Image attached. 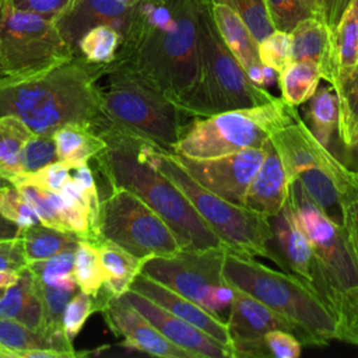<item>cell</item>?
Masks as SVG:
<instances>
[{"label": "cell", "instance_id": "4fadbf2b", "mask_svg": "<svg viewBox=\"0 0 358 358\" xmlns=\"http://www.w3.org/2000/svg\"><path fill=\"white\" fill-rule=\"evenodd\" d=\"M172 155L200 186L242 206L246 189L264 158V147L208 158H190L175 152Z\"/></svg>", "mask_w": 358, "mask_h": 358}, {"label": "cell", "instance_id": "9a60e30c", "mask_svg": "<svg viewBox=\"0 0 358 358\" xmlns=\"http://www.w3.org/2000/svg\"><path fill=\"white\" fill-rule=\"evenodd\" d=\"M109 329L123 338L122 345L159 358H193V355L165 338L123 296H110L103 288L94 296Z\"/></svg>", "mask_w": 358, "mask_h": 358}, {"label": "cell", "instance_id": "e575fe53", "mask_svg": "<svg viewBox=\"0 0 358 358\" xmlns=\"http://www.w3.org/2000/svg\"><path fill=\"white\" fill-rule=\"evenodd\" d=\"M73 275L80 291L96 296L103 285V270L98 243L81 239L74 250Z\"/></svg>", "mask_w": 358, "mask_h": 358}, {"label": "cell", "instance_id": "d6a6232c", "mask_svg": "<svg viewBox=\"0 0 358 358\" xmlns=\"http://www.w3.org/2000/svg\"><path fill=\"white\" fill-rule=\"evenodd\" d=\"M333 50L337 81L338 77L350 73L358 63V15L351 3H348L333 32Z\"/></svg>", "mask_w": 358, "mask_h": 358}, {"label": "cell", "instance_id": "8d00e7d4", "mask_svg": "<svg viewBox=\"0 0 358 358\" xmlns=\"http://www.w3.org/2000/svg\"><path fill=\"white\" fill-rule=\"evenodd\" d=\"M73 266H74V250L62 252L49 259L31 262L27 264L28 270L42 281H46L53 285L64 287V288L78 289L73 275Z\"/></svg>", "mask_w": 358, "mask_h": 358}, {"label": "cell", "instance_id": "ba28073f", "mask_svg": "<svg viewBox=\"0 0 358 358\" xmlns=\"http://www.w3.org/2000/svg\"><path fill=\"white\" fill-rule=\"evenodd\" d=\"M296 108L281 98L249 108H236L186 123L172 152L190 158H208L260 148L280 127L298 117Z\"/></svg>", "mask_w": 358, "mask_h": 358}, {"label": "cell", "instance_id": "52a82bcc", "mask_svg": "<svg viewBox=\"0 0 358 358\" xmlns=\"http://www.w3.org/2000/svg\"><path fill=\"white\" fill-rule=\"evenodd\" d=\"M199 83L186 109L187 117L263 105L273 101L267 88L255 84L224 43L213 20L210 1L201 0L197 13Z\"/></svg>", "mask_w": 358, "mask_h": 358}, {"label": "cell", "instance_id": "d4e9b609", "mask_svg": "<svg viewBox=\"0 0 358 358\" xmlns=\"http://www.w3.org/2000/svg\"><path fill=\"white\" fill-rule=\"evenodd\" d=\"M343 225L358 264V234L352 227ZM319 295L326 302L336 320L334 340L358 345V284L348 289L326 287Z\"/></svg>", "mask_w": 358, "mask_h": 358}, {"label": "cell", "instance_id": "c3c4849f", "mask_svg": "<svg viewBox=\"0 0 358 358\" xmlns=\"http://www.w3.org/2000/svg\"><path fill=\"white\" fill-rule=\"evenodd\" d=\"M8 1L13 7L18 10L34 13L55 21L67 8L71 0H8Z\"/></svg>", "mask_w": 358, "mask_h": 358}, {"label": "cell", "instance_id": "d6986e66", "mask_svg": "<svg viewBox=\"0 0 358 358\" xmlns=\"http://www.w3.org/2000/svg\"><path fill=\"white\" fill-rule=\"evenodd\" d=\"M130 289L147 296L159 306L182 317L190 324L199 327L200 330L206 331L208 336H211L213 338L218 340L220 343L225 344L232 350L227 320L222 316L207 310L201 305L187 299L186 296L178 294L176 291L165 287L164 284L141 273L133 280Z\"/></svg>", "mask_w": 358, "mask_h": 358}, {"label": "cell", "instance_id": "ffe728a7", "mask_svg": "<svg viewBox=\"0 0 358 358\" xmlns=\"http://www.w3.org/2000/svg\"><path fill=\"white\" fill-rule=\"evenodd\" d=\"M263 147L264 158L246 189L242 206L270 220L284 207L291 182L271 140L268 138Z\"/></svg>", "mask_w": 358, "mask_h": 358}, {"label": "cell", "instance_id": "60d3db41", "mask_svg": "<svg viewBox=\"0 0 358 358\" xmlns=\"http://www.w3.org/2000/svg\"><path fill=\"white\" fill-rule=\"evenodd\" d=\"M1 180L4 179H0V182ZM0 214L14 222L20 229L41 222L32 207L8 180L0 185Z\"/></svg>", "mask_w": 358, "mask_h": 358}, {"label": "cell", "instance_id": "4dcf8cb0", "mask_svg": "<svg viewBox=\"0 0 358 358\" xmlns=\"http://www.w3.org/2000/svg\"><path fill=\"white\" fill-rule=\"evenodd\" d=\"M306 126L323 145L329 147L338 126V99L331 84L319 85L309 98Z\"/></svg>", "mask_w": 358, "mask_h": 358}, {"label": "cell", "instance_id": "8fae6325", "mask_svg": "<svg viewBox=\"0 0 358 358\" xmlns=\"http://www.w3.org/2000/svg\"><path fill=\"white\" fill-rule=\"evenodd\" d=\"M225 250L182 249L176 255L151 256L143 262L140 273L221 316L234 296V287L221 271Z\"/></svg>", "mask_w": 358, "mask_h": 358}, {"label": "cell", "instance_id": "ee69618b", "mask_svg": "<svg viewBox=\"0 0 358 358\" xmlns=\"http://www.w3.org/2000/svg\"><path fill=\"white\" fill-rule=\"evenodd\" d=\"M267 13L274 25V29L291 32L294 27L310 17L301 0H264Z\"/></svg>", "mask_w": 358, "mask_h": 358}, {"label": "cell", "instance_id": "277c9868", "mask_svg": "<svg viewBox=\"0 0 358 358\" xmlns=\"http://www.w3.org/2000/svg\"><path fill=\"white\" fill-rule=\"evenodd\" d=\"M224 280L294 323L303 345H326L334 340L336 320L316 288L289 271L270 268L248 255L225 250Z\"/></svg>", "mask_w": 358, "mask_h": 358}, {"label": "cell", "instance_id": "6f0895ef", "mask_svg": "<svg viewBox=\"0 0 358 358\" xmlns=\"http://www.w3.org/2000/svg\"><path fill=\"white\" fill-rule=\"evenodd\" d=\"M0 358H7V354L1 347H0Z\"/></svg>", "mask_w": 358, "mask_h": 358}, {"label": "cell", "instance_id": "7bdbcfd3", "mask_svg": "<svg viewBox=\"0 0 358 358\" xmlns=\"http://www.w3.org/2000/svg\"><path fill=\"white\" fill-rule=\"evenodd\" d=\"M94 312H96L95 298L78 289V292H76L73 298L69 301V303L66 305V309L62 317V329H63V333L67 336V338L73 341L76 336L81 331L87 319Z\"/></svg>", "mask_w": 358, "mask_h": 358}, {"label": "cell", "instance_id": "484cf974", "mask_svg": "<svg viewBox=\"0 0 358 358\" xmlns=\"http://www.w3.org/2000/svg\"><path fill=\"white\" fill-rule=\"evenodd\" d=\"M57 161L71 169L87 165L105 147V140L91 124L69 123L53 133Z\"/></svg>", "mask_w": 358, "mask_h": 358}, {"label": "cell", "instance_id": "5b68a950", "mask_svg": "<svg viewBox=\"0 0 358 358\" xmlns=\"http://www.w3.org/2000/svg\"><path fill=\"white\" fill-rule=\"evenodd\" d=\"M101 84L103 117L133 134L172 151L187 116L127 63L115 59L105 66Z\"/></svg>", "mask_w": 358, "mask_h": 358}, {"label": "cell", "instance_id": "83f0119b", "mask_svg": "<svg viewBox=\"0 0 358 358\" xmlns=\"http://www.w3.org/2000/svg\"><path fill=\"white\" fill-rule=\"evenodd\" d=\"M18 238L27 264L49 259L67 250H76L80 238L73 232L60 231L42 222L20 229Z\"/></svg>", "mask_w": 358, "mask_h": 358}, {"label": "cell", "instance_id": "7c38bea8", "mask_svg": "<svg viewBox=\"0 0 358 358\" xmlns=\"http://www.w3.org/2000/svg\"><path fill=\"white\" fill-rule=\"evenodd\" d=\"M291 193L296 218L310 241L317 264L316 291L326 287L348 289L357 285L358 264L344 225L316 206L296 182H292Z\"/></svg>", "mask_w": 358, "mask_h": 358}, {"label": "cell", "instance_id": "1f68e13d", "mask_svg": "<svg viewBox=\"0 0 358 358\" xmlns=\"http://www.w3.org/2000/svg\"><path fill=\"white\" fill-rule=\"evenodd\" d=\"M32 131L15 116H0V179L21 175V151Z\"/></svg>", "mask_w": 358, "mask_h": 358}, {"label": "cell", "instance_id": "11a10c76", "mask_svg": "<svg viewBox=\"0 0 358 358\" xmlns=\"http://www.w3.org/2000/svg\"><path fill=\"white\" fill-rule=\"evenodd\" d=\"M1 4H3V0H0V8H1ZM6 78H8V77H7L6 71H4V67H3V63H1V59H0V83L4 81Z\"/></svg>", "mask_w": 358, "mask_h": 358}, {"label": "cell", "instance_id": "9c48e42d", "mask_svg": "<svg viewBox=\"0 0 358 358\" xmlns=\"http://www.w3.org/2000/svg\"><path fill=\"white\" fill-rule=\"evenodd\" d=\"M73 57L53 20L18 10L8 0H3L0 59L8 78L34 76Z\"/></svg>", "mask_w": 358, "mask_h": 358}, {"label": "cell", "instance_id": "836d02e7", "mask_svg": "<svg viewBox=\"0 0 358 358\" xmlns=\"http://www.w3.org/2000/svg\"><path fill=\"white\" fill-rule=\"evenodd\" d=\"M122 46V35L109 25H96L87 31L77 43L76 56L91 64L112 63Z\"/></svg>", "mask_w": 358, "mask_h": 358}, {"label": "cell", "instance_id": "6da1fadb", "mask_svg": "<svg viewBox=\"0 0 358 358\" xmlns=\"http://www.w3.org/2000/svg\"><path fill=\"white\" fill-rule=\"evenodd\" d=\"M201 0H140L116 59L127 63L185 115L199 83Z\"/></svg>", "mask_w": 358, "mask_h": 358}, {"label": "cell", "instance_id": "f35d334b", "mask_svg": "<svg viewBox=\"0 0 358 358\" xmlns=\"http://www.w3.org/2000/svg\"><path fill=\"white\" fill-rule=\"evenodd\" d=\"M35 277V275H34ZM39 295L43 302L45 317H46V330L52 334H64L62 329V317L66 309V305L77 292L71 288H64L59 285L49 284L46 281L35 277Z\"/></svg>", "mask_w": 358, "mask_h": 358}, {"label": "cell", "instance_id": "681fc988", "mask_svg": "<svg viewBox=\"0 0 358 358\" xmlns=\"http://www.w3.org/2000/svg\"><path fill=\"white\" fill-rule=\"evenodd\" d=\"M343 224L352 227L358 234V171L352 169V175L341 196Z\"/></svg>", "mask_w": 358, "mask_h": 358}, {"label": "cell", "instance_id": "3957f363", "mask_svg": "<svg viewBox=\"0 0 358 358\" xmlns=\"http://www.w3.org/2000/svg\"><path fill=\"white\" fill-rule=\"evenodd\" d=\"M105 66L74 56L42 73L0 83V116H15L35 134L53 136L69 123L95 126Z\"/></svg>", "mask_w": 358, "mask_h": 358}, {"label": "cell", "instance_id": "4316f807", "mask_svg": "<svg viewBox=\"0 0 358 358\" xmlns=\"http://www.w3.org/2000/svg\"><path fill=\"white\" fill-rule=\"evenodd\" d=\"M98 246L103 270L102 288L110 296H122L130 289L133 280L140 274L144 259L109 241H101Z\"/></svg>", "mask_w": 358, "mask_h": 358}, {"label": "cell", "instance_id": "74e56055", "mask_svg": "<svg viewBox=\"0 0 358 358\" xmlns=\"http://www.w3.org/2000/svg\"><path fill=\"white\" fill-rule=\"evenodd\" d=\"M210 3L225 4L232 8L245 22L256 42L259 43L274 31V25L267 13L264 0H208Z\"/></svg>", "mask_w": 358, "mask_h": 358}, {"label": "cell", "instance_id": "f5cc1de1", "mask_svg": "<svg viewBox=\"0 0 358 358\" xmlns=\"http://www.w3.org/2000/svg\"><path fill=\"white\" fill-rule=\"evenodd\" d=\"M18 234H20V228L0 214V241L14 239L18 236Z\"/></svg>", "mask_w": 358, "mask_h": 358}, {"label": "cell", "instance_id": "f6af8a7d", "mask_svg": "<svg viewBox=\"0 0 358 358\" xmlns=\"http://www.w3.org/2000/svg\"><path fill=\"white\" fill-rule=\"evenodd\" d=\"M301 340L291 331L275 329L262 337V357L298 358L302 351Z\"/></svg>", "mask_w": 358, "mask_h": 358}, {"label": "cell", "instance_id": "44dd1931", "mask_svg": "<svg viewBox=\"0 0 358 358\" xmlns=\"http://www.w3.org/2000/svg\"><path fill=\"white\" fill-rule=\"evenodd\" d=\"M210 10L213 20L217 25V29L227 45V48L231 50V53L235 56V59L239 62V64L246 71L248 77L257 85L264 87V64L259 59V50H257V42L242 21V18L228 6L218 4V3H210Z\"/></svg>", "mask_w": 358, "mask_h": 358}, {"label": "cell", "instance_id": "2e32d148", "mask_svg": "<svg viewBox=\"0 0 358 358\" xmlns=\"http://www.w3.org/2000/svg\"><path fill=\"white\" fill-rule=\"evenodd\" d=\"M122 296L165 338H168L176 347L190 352L193 358H234V352L229 347L159 306L147 296L133 289L126 291Z\"/></svg>", "mask_w": 358, "mask_h": 358}, {"label": "cell", "instance_id": "f907efd6", "mask_svg": "<svg viewBox=\"0 0 358 358\" xmlns=\"http://www.w3.org/2000/svg\"><path fill=\"white\" fill-rule=\"evenodd\" d=\"M27 266L20 238L0 241V270L20 271Z\"/></svg>", "mask_w": 358, "mask_h": 358}, {"label": "cell", "instance_id": "f1b7e54d", "mask_svg": "<svg viewBox=\"0 0 358 358\" xmlns=\"http://www.w3.org/2000/svg\"><path fill=\"white\" fill-rule=\"evenodd\" d=\"M8 182L18 189L24 200L32 207L42 224L70 232L64 220V201L59 192H52L42 187L24 173L14 176Z\"/></svg>", "mask_w": 358, "mask_h": 358}, {"label": "cell", "instance_id": "7402d4cb", "mask_svg": "<svg viewBox=\"0 0 358 358\" xmlns=\"http://www.w3.org/2000/svg\"><path fill=\"white\" fill-rule=\"evenodd\" d=\"M292 60H306L319 66L322 80L334 84L337 69L333 50V32L319 20L306 17L289 32Z\"/></svg>", "mask_w": 358, "mask_h": 358}, {"label": "cell", "instance_id": "bcb514c9", "mask_svg": "<svg viewBox=\"0 0 358 358\" xmlns=\"http://www.w3.org/2000/svg\"><path fill=\"white\" fill-rule=\"evenodd\" d=\"M301 3L310 17L319 20L334 32L350 0H301Z\"/></svg>", "mask_w": 358, "mask_h": 358}, {"label": "cell", "instance_id": "db71d44e", "mask_svg": "<svg viewBox=\"0 0 358 358\" xmlns=\"http://www.w3.org/2000/svg\"><path fill=\"white\" fill-rule=\"evenodd\" d=\"M18 275H20V271L0 270V296L6 292L7 288H10L13 284L17 282Z\"/></svg>", "mask_w": 358, "mask_h": 358}, {"label": "cell", "instance_id": "f546056e", "mask_svg": "<svg viewBox=\"0 0 358 358\" xmlns=\"http://www.w3.org/2000/svg\"><path fill=\"white\" fill-rule=\"evenodd\" d=\"M322 80L317 64L306 60H292L278 73L281 99L292 108L309 101Z\"/></svg>", "mask_w": 358, "mask_h": 358}, {"label": "cell", "instance_id": "9f6ffc18", "mask_svg": "<svg viewBox=\"0 0 358 358\" xmlns=\"http://www.w3.org/2000/svg\"><path fill=\"white\" fill-rule=\"evenodd\" d=\"M350 3L354 6V8L357 11V15H358V0H350Z\"/></svg>", "mask_w": 358, "mask_h": 358}, {"label": "cell", "instance_id": "8992f818", "mask_svg": "<svg viewBox=\"0 0 358 358\" xmlns=\"http://www.w3.org/2000/svg\"><path fill=\"white\" fill-rule=\"evenodd\" d=\"M151 159L187 197L201 220L224 242L228 250L252 257L271 259L277 266L285 268L278 252L271 249L274 236L267 217L200 186L176 162L171 151L157 144L151 147Z\"/></svg>", "mask_w": 358, "mask_h": 358}, {"label": "cell", "instance_id": "b9f144b4", "mask_svg": "<svg viewBox=\"0 0 358 358\" xmlns=\"http://www.w3.org/2000/svg\"><path fill=\"white\" fill-rule=\"evenodd\" d=\"M260 62L280 73L292 62L289 32L274 29L257 45Z\"/></svg>", "mask_w": 358, "mask_h": 358}, {"label": "cell", "instance_id": "680465c9", "mask_svg": "<svg viewBox=\"0 0 358 358\" xmlns=\"http://www.w3.org/2000/svg\"><path fill=\"white\" fill-rule=\"evenodd\" d=\"M124 1H126L129 6H133V4H136V3L140 1V0H124Z\"/></svg>", "mask_w": 358, "mask_h": 358}, {"label": "cell", "instance_id": "e0dca14e", "mask_svg": "<svg viewBox=\"0 0 358 358\" xmlns=\"http://www.w3.org/2000/svg\"><path fill=\"white\" fill-rule=\"evenodd\" d=\"M131 13L133 7L124 0H71L55 22L76 56L81 36L96 25L115 28L123 41L130 27Z\"/></svg>", "mask_w": 358, "mask_h": 358}, {"label": "cell", "instance_id": "7a4b0ae2", "mask_svg": "<svg viewBox=\"0 0 358 358\" xmlns=\"http://www.w3.org/2000/svg\"><path fill=\"white\" fill-rule=\"evenodd\" d=\"M94 129L105 140L95 159L110 186L123 187L150 206L172 228L183 249H227L187 197L154 165L151 147L155 143L109 123L103 116Z\"/></svg>", "mask_w": 358, "mask_h": 358}, {"label": "cell", "instance_id": "5bb4252c", "mask_svg": "<svg viewBox=\"0 0 358 358\" xmlns=\"http://www.w3.org/2000/svg\"><path fill=\"white\" fill-rule=\"evenodd\" d=\"M227 326L231 336L234 358L259 357L262 358V337L275 329L294 333L303 344L302 331L288 319L264 305L250 294L234 288L232 302L228 309Z\"/></svg>", "mask_w": 358, "mask_h": 358}, {"label": "cell", "instance_id": "d590c367", "mask_svg": "<svg viewBox=\"0 0 358 358\" xmlns=\"http://www.w3.org/2000/svg\"><path fill=\"white\" fill-rule=\"evenodd\" d=\"M333 88L338 99L337 134L341 145H345L358 126V63L350 73L338 77Z\"/></svg>", "mask_w": 358, "mask_h": 358}, {"label": "cell", "instance_id": "7dc6e473", "mask_svg": "<svg viewBox=\"0 0 358 358\" xmlns=\"http://www.w3.org/2000/svg\"><path fill=\"white\" fill-rule=\"evenodd\" d=\"M70 172H71V166H69L67 164H64L62 161H55V162L46 165L45 168H42L41 171L27 175V176H29L35 183L41 185L42 187H45L48 190L60 192L63 185L70 179V176H71Z\"/></svg>", "mask_w": 358, "mask_h": 358}, {"label": "cell", "instance_id": "ab89813d", "mask_svg": "<svg viewBox=\"0 0 358 358\" xmlns=\"http://www.w3.org/2000/svg\"><path fill=\"white\" fill-rule=\"evenodd\" d=\"M56 159L53 136L32 133L21 151V173H35Z\"/></svg>", "mask_w": 358, "mask_h": 358}, {"label": "cell", "instance_id": "cb8c5ba5", "mask_svg": "<svg viewBox=\"0 0 358 358\" xmlns=\"http://www.w3.org/2000/svg\"><path fill=\"white\" fill-rule=\"evenodd\" d=\"M0 347L6 351L7 358H21L27 351L52 350L70 357H78L91 352H77L73 348V341L66 334H52L38 331L27 327L25 324L0 316Z\"/></svg>", "mask_w": 358, "mask_h": 358}, {"label": "cell", "instance_id": "816d5d0a", "mask_svg": "<svg viewBox=\"0 0 358 358\" xmlns=\"http://www.w3.org/2000/svg\"><path fill=\"white\" fill-rule=\"evenodd\" d=\"M344 150V158H345V165L348 168L354 166L355 171H358V126L351 134L348 143L343 145Z\"/></svg>", "mask_w": 358, "mask_h": 358}, {"label": "cell", "instance_id": "30bf717a", "mask_svg": "<svg viewBox=\"0 0 358 358\" xmlns=\"http://www.w3.org/2000/svg\"><path fill=\"white\" fill-rule=\"evenodd\" d=\"M98 235L140 259L179 253L183 246L172 228L134 193L110 186L101 200Z\"/></svg>", "mask_w": 358, "mask_h": 358}, {"label": "cell", "instance_id": "603a6c76", "mask_svg": "<svg viewBox=\"0 0 358 358\" xmlns=\"http://www.w3.org/2000/svg\"><path fill=\"white\" fill-rule=\"evenodd\" d=\"M0 316L14 319L29 329L49 333L36 280L27 266L20 270L17 282L0 296Z\"/></svg>", "mask_w": 358, "mask_h": 358}, {"label": "cell", "instance_id": "ac0fdd59", "mask_svg": "<svg viewBox=\"0 0 358 358\" xmlns=\"http://www.w3.org/2000/svg\"><path fill=\"white\" fill-rule=\"evenodd\" d=\"M270 225L285 270L315 287L317 264L310 241L296 218L291 189L284 207L270 218Z\"/></svg>", "mask_w": 358, "mask_h": 358}]
</instances>
